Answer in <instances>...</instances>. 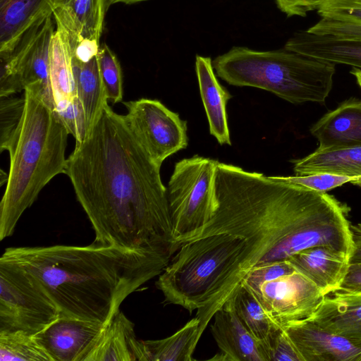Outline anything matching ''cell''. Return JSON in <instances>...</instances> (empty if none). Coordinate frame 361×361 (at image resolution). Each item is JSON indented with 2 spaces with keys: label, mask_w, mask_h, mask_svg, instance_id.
Segmentation results:
<instances>
[{
  "label": "cell",
  "mask_w": 361,
  "mask_h": 361,
  "mask_svg": "<svg viewBox=\"0 0 361 361\" xmlns=\"http://www.w3.org/2000/svg\"><path fill=\"white\" fill-rule=\"evenodd\" d=\"M156 164L108 102L67 159L66 174L94 231V242L176 252L167 188Z\"/></svg>",
  "instance_id": "1"
},
{
  "label": "cell",
  "mask_w": 361,
  "mask_h": 361,
  "mask_svg": "<svg viewBox=\"0 0 361 361\" xmlns=\"http://www.w3.org/2000/svg\"><path fill=\"white\" fill-rule=\"evenodd\" d=\"M214 185L216 212L189 240L217 233L245 239L243 279L255 267L288 260L315 246L331 247L350 259L345 209L326 192L221 162Z\"/></svg>",
  "instance_id": "2"
},
{
  "label": "cell",
  "mask_w": 361,
  "mask_h": 361,
  "mask_svg": "<svg viewBox=\"0 0 361 361\" xmlns=\"http://www.w3.org/2000/svg\"><path fill=\"white\" fill-rule=\"evenodd\" d=\"M173 255L94 242L86 246L8 247L0 259L32 274L60 314L106 324L125 299L159 276Z\"/></svg>",
  "instance_id": "3"
},
{
  "label": "cell",
  "mask_w": 361,
  "mask_h": 361,
  "mask_svg": "<svg viewBox=\"0 0 361 361\" xmlns=\"http://www.w3.org/2000/svg\"><path fill=\"white\" fill-rule=\"evenodd\" d=\"M23 97L1 102L0 149L9 154L6 187L0 202V240L11 236L43 188L65 173L69 135L42 92L28 87Z\"/></svg>",
  "instance_id": "4"
},
{
  "label": "cell",
  "mask_w": 361,
  "mask_h": 361,
  "mask_svg": "<svg viewBox=\"0 0 361 361\" xmlns=\"http://www.w3.org/2000/svg\"><path fill=\"white\" fill-rule=\"evenodd\" d=\"M245 239L228 233L200 237L181 243L159 275L157 288L164 302L190 313L197 310L202 336L215 312L242 283L240 264Z\"/></svg>",
  "instance_id": "5"
},
{
  "label": "cell",
  "mask_w": 361,
  "mask_h": 361,
  "mask_svg": "<svg viewBox=\"0 0 361 361\" xmlns=\"http://www.w3.org/2000/svg\"><path fill=\"white\" fill-rule=\"evenodd\" d=\"M216 75L231 85L269 91L292 104H324L336 64L285 48L257 51L233 47L212 61Z\"/></svg>",
  "instance_id": "6"
},
{
  "label": "cell",
  "mask_w": 361,
  "mask_h": 361,
  "mask_svg": "<svg viewBox=\"0 0 361 361\" xmlns=\"http://www.w3.org/2000/svg\"><path fill=\"white\" fill-rule=\"evenodd\" d=\"M219 164L196 154L174 166L166 188L174 240L178 247L200 231L216 212L214 182Z\"/></svg>",
  "instance_id": "7"
},
{
  "label": "cell",
  "mask_w": 361,
  "mask_h": 361,
  "mask_svg": "<svg viewBox=\"0 0 361 361\" xmlns=\"http://www.w3.org/2000/svg\"><path fill=\"white\" fill-rule=\"evenodd\" d=\"M60 315L38 281L22 267L0 259V333L35 336Z\"/></svg>",
  "instance_id": "8"
},
{
  "label": "cell",
  "mask_w": 361,
  "mask_h": 361,
  "mask_svg": "<svg viewBox=\"0 0 361 361\" xmlns=\"http://www.w3.org/2000/svg\"><path fill=\"white\" fill-rule=\"evenodd\" d=\"M54 25L53 16L48 18L25 35L7 59L1 61V97L34 87L41 91L44 100L53 109L49 51Z\"/></svg>",
  "instance_id": "9"
},
{
  "label": "cell",
  "mask_w": 361,
  "mask_h": 361,
  "mask_svg": "<svg viewBox=\"0 0 361 361\" xmlns=\"http://www.w3.org/2000/svg\"><path fill=\"white\" fill-rule=\"evenodd\" d=\"M126 121L154 162L164 161L188 145L187 121L157 99L142 98L124 102Z\"/></svg>",
  "instance_id": "10"
},
{
  "label": "cell",
  "mask_w": 361,
  "mask_h": 361,
  "mask_svg": "<svg viewBox=\"0 0 361 361\" xmlns=\"http://www.w3.org/2000/svg\"><path fill=\"white\" fill-rule=\"evenodd\" d=\"M243 283L282 326L310 317L324 297L312 282L297 271L259 283Z\"/></svg>",
  "instance_id": "11"
},
{
  "label": "cell",
  "mask_w": 361,
  "mask_h": 361,
  "mask_svg": "<svg viewBox=\"0 0 361 361\" xmlns=\"http://www.w3.org/2000/svg\"><path fill=\"white\" fill-rule=\"evenodd\" d=\"M106 324L60 314L47 328L35 335L51 361H86Z\"/></svg>",
  "instance_id": "12"
},
{
  "label": "cell",
  "mask_w": 361,
  "mask_h": 361,
  "mask_svg": "<svg viewBox=\"0 0 361 361\" xmlns=\"http://www.w3.org/2000/svg\"><path fill=\"white\" fill-rule=\"evenodd\" d=\"M283 328L303 361H361V340L329 332L308 319Z\"/></svg>",
  "instance_id": "13"
},
{
  "label": "cell",
  "mask_w": 361,
  "mask_h": 361,
  "mask_svg": "<svg viewBox=\"0 0 361 361\" xmlns=\"http://www.w3.org/2000/svg\"><path fill=\"white\" fill-rule=\"evenodd\" d=\"M56 0H0V59H7L30 30L53 16Z\"/></svg>",
  "instance_id": "14"
},
{
  "label": "cell",
  "mask_w": 361,
  "mask_h": 361,
  "mask_svg": "<svg viewBox=\"0 0 361 361\" xmlns=\"http://www.w3.org/2000/svg\"><path fill=\"white\" fill-rule=\"evenodd\" d=\"M213 318L211 332L221 352L210 360L267 361L262 343L246 329L231 308L223 305Z\"/></svg>",
  "instance_id": "15"
},
{
  "label": "cell",
  "mask_w": 361,
  "mask_h": 361,
  "mask_svg": "<svg viewBox=\"0 0 361 361\" xmlns=\"http://www.w3.org/2000/svg\"><path fill=\"white\" fill-rule=\"evenodd\" d=\"M319 150L361 147V99H348L325 114L310 130Z\"/></svg>",
  "instance_id": "16"
},
{
  "label": "cell",
  "mask_w": 361,
  "mask_h": 361,
  "mask_svg": "<svg viewBox=\"0 0 361 361\" xmlns=\"http://www.w3.org/2000/svg\"><path fill=\"white\" fill-rule=\"evenodd\" d=\"M288 260L324 295L340 288L350 265L349 257L345 253L329 246L303 250Z\"/></svg>",
  "instance_id": "17"
},
{
  "label": "cell",
  "mask_w": 361,
  "mask_h": 361,
  "mask_svg": "<svg viewBox=\"0 0 361 361\" xmlns=\"http://www.w3.org/2000/svg\"><path fill=\"white\" fill-rule=\"evenodd\" d=\"M307 319L329 332L361 340V294L339 289L329 293Z\"/></svg>",
  "instance_id": "18"
},
{
  "label": "cell",
  "mask_w": 361,
  "mask_h": 361,
  "mask_svg": "<svg viewBox=\"0 0 361 361\" xmlns=\"http://www.w3.org/2000/svg\"><path fill=\"white\" fill-rule=\"evenodd\" d=\"M107 0H56L53 18L66 30L72 48L84 39L99 41Z\"/></svg>",
  "instance_id": "19"
},
{
  "label": "cell",
  "mask_w": 361,
  "mask_h": 361,
  "mask_svg": "<svg viewBox=\"0 0 361 361\" xmlns=\"http://www.w3.org/2000/svg\"><path fill=\"white\" fill-rule=\"evenodd\" d=\"M86 361H147L142 340L136 338L134 324L118 311L105 328Z\"/></svg>",
  "instance_id": "20"
},
{
  "label": "cell",
  "mask_w": 361,
  "mask_h": 361,
  "mask_svg": "<svg viewBox=\"0 0 361 361\" xmlns=\"http://www.w3.org/2000/svg\"><path fill=\"white\" fill-rule=\"evenodd\" d=\"M210 57L197 55L195 71L209 132L221 145H231L226 114L232 95L219 82Z\"/></svg>",
  "instance_id": "21"
},
{
  "label": "cell",
  "mask_w": 361,
  "mask_h": 361,
  "mask_svg": "<svg viewBox=\"0 0 361 361\" xmlns=\"http://www.w3.org/2000/svg\"><path fill=\"white\" fill-rule=\"evenodd\" d=\"M50 44L49 80L54 111L76 97L73 72V48L66 30L59 23Z\"/></svg>",
  "instance_id": "22"
},
{
  "label": "cell",
  "mask_w": 361,
  "mask_h": 361,
  "mask_svg": "<svg viewBox=\"0 0 361 361\" xmlns=\"http://www.w3.org/2000/svg\"><path fill=\"white\" fill-rule=\"evenodd\" d=\"M284 48L334 64L361 68V42L336 40L306 31L295 33Z\"/></svg>",
  "instance_id": "23"
},
{
  "label": "cell",
  "mask_w": 361,
  "mask_h": 361,
  "mask_svg": "<svg viewBox=\"0 0 361 361\" xmlns=\"http://www.w3.org/2000/svg\"><path fill=\"white\" fill-rule=\"evenodd\" d=\"M297 176L331 173L352 178L361 186V147L334 150L316 149L302 159L290 160Z\"/></svg>",
  "instance_id": "24"
},
{
  "label": "cell",
  "mask_w": 361,
  "mask_h": 361,
  "mask_svg": "<svg viewBox=\"0 0 361 361\" xmlns=\"http://www.w3.org/2000/svg\"><path fill=\"white\" fill-rule=\"evenodd\" d=\"M72 63L75 93L83 106L89 132L108 102L97 56L86 63L73 56Z\"/></svg>",
  "instance_id": "25"
},
{
  "label": "cell",
  "mask_w": 361,
  "mask_h": 361,
  "mask_svg": "<svg viewBox=\"0 0 361 361\" xmlns=\"http://www.w3.org/2000/svg\"><path fill=\"white\" fill-rule=\"evenodd\" d=\"M224 305L231 308L246 329L261 343L282 327L267 312L253 292L243 283Z\"/></svg>",
  "instance_id": "26"
},
{
  "label": "cell",
  "mask_w": 361,
  "mask_h": 361,
  "mask_svg": "<svg viewBox=\"0 0 361 361\" xmlns=\"http://www.w3.org/2000/svg\"><path fill=\"white\" fill-rule=\"evenodd\" d=\"M200 337V321L195 317L169 337L143 341L147 361L194 360L192 354Z\"/></svg>",
  "instance_id": "27"
},
{
  "label": "cell",
  "mask_w": 361,
  "mask_h": 361,
  "mask_svg": "<svg viewBox=\"0 0 361 361\" xmlns=\"http://www.w3.org/2000/svg\"><path fill=\"white\" fill-rule=\"evenodd\" d=\"M0 361H51L34 336L23 332L0 333Z\"/></svg>",
  "instance_id": "28"
},
{
  "label": "cell",
  "mask_w": 361,
  "mask_h": 361,
  "mask_svg": "<svg viewBox=\"0 0 361 361\" xmlns=\"http://www.w3.org/2000/svg\"><path fill=\"white\" fill-rule=\"evenodd\" d=\"M99 69L108 102L113 104L123 99V78L120 63L111 48L100 45L97 55Z\"/></svg>",
  "instance_id": "29"
},
{
  "label": "cell",
  "mask_w": 361,
  "mask_h": 361,
  "mask_svg": "<svg viewBox=\"0 0 361 361\" xmlns=\"http://www.w3.org/2000/svg\"><path fill=\"white\" fill-rule=\"evenodd\" d=\"M307 32L336 40L361 42V23L322 18Z\"/></svg>",
  "instance_id": "30"
},
{
  "label": "cell",
  "mask_w": 361,
  "mask_h": 361,
  "mask_svg": "<svg viewBox=\"0 0 361 361\" xmlns=\"http://www.w3.org/2000/svg\"><path fill=\"white\" fill-rule=\"evenodd\" d=\"M262 345L267 361H303L283 326L274 331Z\"/></svg>",
  "instance_id": "31"
},
{
  "label": "cell",
  "mask_w": 361,
  "mask_h": 361,
  "mask_svg": "<svg viewBox=\"0 0 361 361\" xmlns=\"http://www.w3.org/2000/svg\"><path fill=\"white\" fill-rule=\"evenodd\" d=\"M55 112L76 143L81 142L88 129L84 108L78 96Z\"/></svg>",
  "instance_id": "32"
},
{
  "label": "cell",
  "mask_w": 361,
  "mask_h": 361,
  "mask_svg": "<svg viewBox=\"0 0 361 361\" xmlns=\"http://www.w3.org/2000/svg\"><path fill=\"white\" fill-rule=\"evenodd\" d=\"M317 13L321 18L361 23V0H327Z\"/></svg>",
  "instance_id": "33"
},
{
  "label": "cell",
  "mask_w": 361,
  "mask_h": 361,
  "mask_svg": "<svg viewBox=\"0 0 361 361\" xmlns=\"http://www.w3.org/2000/svg\"><path fill=\"white\" fill-rule=\"evenodd\" d=\"M283 179L319 192H326L347 183L352 178L331 173H315L304 176H281Z\"/></svg>",
  "instance_id": "34"
},
{
  "label": "cell",
  "mask_w": 361,
  "mask_h": 361,
  "mask_svg": "<svg viewBox=\"0 0 361 361\" xmlns=\"http://www.w3.org/2000/svg\"><path fill=\"white\" fill-rule=\"evenodd\" d=\"M277 7L287 16L305 17L308 12L317 10L327 0H274Z\"/></svg>",
  "instance_id": "35"
},
{
  "label": "cell",
  "mask_w": 361,
  "mask_h": 361,
  "mask_svg": "<svg viewBox=\"0 0 361 361\" xmlns=\"http://www.w3.org/2000/svg\"><path fill=\"white\" fill-rule=\"evenodd\" d=\"M99 48V41L84 39L73 49V57L81 62H88L97 56Z\"/></svg>",
  "instance_id": "36"
},
{
  "label": "cell",
  "mask_w": 361,
  "mask_h": 361,
  "mask_svg": "<svg viewBox=\"0 0 361 361\" xmlns=\"http://www.w3.org/2000/svg\"><path fill=\"white\" fill-rule=\"evenodd\" d=\"M339 290L361 294V263L350 264Z\"/></svg>",
  "instance_id": "37"
},
{
  "label": "cell",
  "mask_w": 361,
  "mask_h": 361,
  "mask_svg": "<svg viewBox=\"0 0 361 361\" xmlns=\"http://www.w3.org/2000/svg\"><path fill=\"white\" fill-rule=\"evenodd\" d=\"M350 231L352 242V252L350 256V264L361 263V224L350 223Z\"/></svg>",
  "instance_id": "38"
},
{
  "label": "cell",
  "mask_w": 361,
  "mask_h": 361,
  "mask_svg": "<svg viewBox=\"0 0 361 361\" xmlns=\"http://www.w3.org/2000/svg\"><path fill=\"white\" fill-rule=\"evenodd\" d=\"M149 1V0H107V4H108V6H109L112 4H118V3H122V4H125L127 5H131V4H137V3H140V2H142V1Z\"/></svg>",
  "instance_id": "39"
},
{
  "label": "cell",
  "mask_w": 361,
  "mask_h": 361,
  "mask_svg": "<svg viewBox=\"0 0 361 361\" xmlns=\"http://www.w3.org/2000/svg\"><path fill=\"white\" fill-rule=\"evenodd\" d=\"M350 73L355 76L357 82L361 88V68L353 67Z\"/></svg>",
  "instance_id": "40"
}]
</instances>
